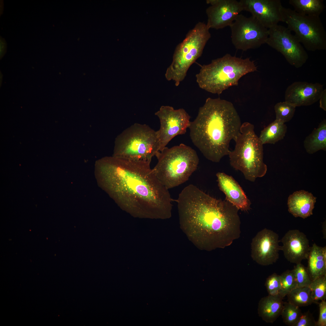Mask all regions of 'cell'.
<instances>
[{"mask_svg": "<svg viewBox=\"0 0 326 326\" xmlns=\"http://www.w3.org/2000/svg\"><path fill=\"white\" fill-rule=\"evenodd\" d=\"M280 275V288L279 295L283 299L297 287V285L293 270H287Z\"/></svg>", "mask_w": 326, "mask_h": 326, "instance_id": "28", "label": "cell"}, {"mask_svg": "<svg viewBox=\"0 0 326 326\" xmlns=\"http://www.w3.org/2000/svg\"><path fill=\"white\" fill-rule=\"evenodd\" d=\"M254 129V125L250 123L241 124L234 139L235 148L228 155L231 166L241 171L245 178L251 182L264 176L267 170L263 161V145Z\"/></svg>", "mask_w": 326, "mask_h": 326, "instance_id": "6", "label": "cell"}, {"mask_svg": "<svg viewBox=\"0 0 326 326\" xmlns=\"http://www.w3.org/2000/svg\"><path fill=\"white\" fill-rule=\"evenodd\" d=\"M313 303L325 300L326 299V275L312 280L309 286Z\"/></svg>", "mask_w": 326, "mask_h": 326, "instance_id": "26", "label": "cell"}, {"mask_svg": "<svg viewBox=\"0 0 326 326\" xmlns=\"http://www.w3.org/2000/svg\"><path fill=\"white\" fill-rule=\"evenodd\" d=\"M294 326H316V321L309 311L302 313Z\"/></svg>", "mask_w": 326, "mask_h": 326, "instance_id": "32", "label": "cell"}, {"mask_svg": "<svg viewBox=\"0 0 326 326\" xmlns=\"http://www.w3.org/2000/svg\"><path fill=\"white\" fill-rule=\"evenodd\" d=\"M206 2L210 5L206 10L209 29L230 27L243 11L240 2L236 0H207Z\"/></svg>", "mask_w": 326, "mask_h": 326, "instance_id": "14", "label": "cell"}, {"mask_svg": "<svg viewBox=\"0 0 326 326\" xmlns=\"http://www.w3.org/2000/svg\"><path fill=\"white\" fill-rule=\"evenodd\" d=\"M323 90V85L318 83L295 82L286 89L285 101L295 107L310 105L319 100Z\"/></svg>", "mask_w": 326, "mask_h": 326, "instance_id": "16", "label": "cell"}, {"mask_svg": "<svg viewBox=\"0 0 326 326\" xmlns=\"http://www.w3.org/2000/svg\"><path fill=\"white\" fill-rule=\"evenodd\" d=\"M241 125L232 104L219 98H208L189 127L192 143L208 160L219 162L228 155L230 143Z\"/></svg>", "mask_w": 326, "mask_h": 326, "instance_id": "3", "label": "cell"}, {"mask_svg": "<svg viewBox=\"0 0 326 326\" xmlns=\"http://www.w3.org/2000/svg\"><path fill=\"white\" fill-rule=\"evenodd\" d=\"M278 234L264 228L259 232L251 242V256L259 264L268 266L275 263L279 257L280 247Z\"/></svg>", "mask_w": 326, "mask_h": 326, "instance_id": "13", "label": "cell"}, {"mask_svg": "<svg viewBox=\"0 0 326 326\" xmlns=\"http://www.w3.org/2000/svg\"><path fill=\"white\" fill-rule=\"evenodd\" d=\"M209 30L206 24L198 22L176 47L172 63L165 74L166 79L174 81L176 86L184 79L189 68L202 55L211 37Z\"/></svg>", "mask_w": 326, "mask_h": 326, "instance_id": "8", "label": "cell"}, {"mask_svg": "<svg viewBox=\"0 0 326 326\" xmlns=\"http://www.w3.org/2000/svg\"><path fill=\"white\" fill-rule=\"evenodd\" d=\"M243 11L250 12L262 25L269 29L283 22L280 0H241Z\"/></svg>", "mask_w": 326, "mask_h": 326, "instance_id": "15", "label": "cell"}, {"mask_svg": "<svg viewBox=\"0 0 326 326\" xmlns=\"http://www.w3.org/2000/svg\"><path fill=\"white\" fill-rule=\"evenodd\" d=\"M292 270L297 287H309L312 280L307 267L300 263L296 264Z\"/></svg>", "mask_w": 326, "mask_h": 326, "instance_id": "30", "label": "cell"}, {"mask_svg": "<svg viewBox=\"0 0 326 326\" xmlns=\"http://www.w3.org/2000/svg\"><path fill=\"white\" fill-rule=\"evenodd\" d=\"M289 4L299 14L320 16L325 8L323 0H289Z\"/></svg>", "mask_w": 326, "mask_h": 326, "instance_id": "24", "label": "cell"}, {"mask_svg": "<svg viewBox=\"0 0 326 326\" xmlns=\"http://www.w3.org/2000/svg\"><path fill=\"white\" fill-rule=\"evenodd\" d=\"M280 250L288 261L296 264L307 259L311 247L306 235L297 229L290 230L281 239Z\"/></svg>", "mask_w": 326, "mask_h": 326, "instance_id": "17", "label": "cell"}, {"mask_svg": "<svg viewBox=\"0 0 326 326\" xmlns=\"http://www.w3.org/2000/svg\"><path fill=\"white\" fill-rule=\"evenodd\" d=\"M155 115L158 118L160 124L158 132L161 151L175 137L186 133L190 117L184 109H175L169 106H161Z\"/></svg>", "mask_w": 326, "mask_h": 326, "instance_id": "12", "label": "cell"}, {"mask_svg": "<svg viewBox=\"0 0 326 326\" xmlns=\"http://www.w3.org/2000/svg\"><path fill=\"white\" fill-rule=\"evenodd\" d=\"M304 146L306 152L312 154L326 150V120L324 119L305 139Z\"/></svg>", "mask_w": 326, "mask_h": 326, "instance_id": "22", "label": "cell"}, {"mask_svg": "<svg viewBox=\"0 0 326 326\" xmlns=\"http://www.w3.org/2000/svg\"><path fill=\"white\" fill-rule=\"evenodd\" d=\"M283 22L306 50H326V32L320 16L301 14L283 7Z\"/></svg>", "mask_w": 326, "mask_h": 326, "instance_id": "9", "label": "cell"}, {"mask_svg": "<svg viewBox=\"0 0 326 326\" xmlns=\"http://www.w3.org/2000/svg\"><path fill=\"white\" fill-rule=\"evenodd\" d=\"M307 267L312 280L326 275V259L322 253V247L314 243L311 247Z\"/></svg>", "mask_w": 326, "mask_h": 326, "instance_id": "21", "label": "cell"}, {"mask_svg": "<svg viewBox=\"0 0 326 326\" xmlns=\"http://www.w3.org/2000/svg\"><path fill=\"white\" fill-rule=\"evenodd\" d=\"M176 200L180 228L200 249L224 248L240 237L239 209L225 199H216L190 184Z\"/></svg>", "mask_w": 326, "mask_h": 326, "instance_id": "2", "label": "cell"}, {"mask_svg": "<svg viewBox=\"0 0 326 326\" xmlns=\"http://www.w3.org/2000/svg\"><path fill=\"white\" fill-rule=\"evenodd\" d=\"M286 296L288 302L299 307L313 303L309 287H296Z\"/></svg>", "mask_w": 326, "mask_h": 326, "instance_id": "25", "label": "cell"}, {"mask_svg": "<svg viewBox=\"0 0 326 326\" xmlns=\"http://www.w3.org/2000/svg\"><path fill=\"white\" fill-rule=\"evenodd\" d=\"M295 106L285 101L276 103L274 107L276 119L285 123L293 117L296 110Z\"/></svg>", "mask_w": 326, "mask_h": 326, "instance_id": "29", "label": "cell"}, {"mask_svg": "<svg viewBox=\"0 0 326 326\" xmlns=\"http://www.w3.org/2000/svg\"><path fill=\"white\" fill-rule=\"evenodd\" d=\"M279 295L268 296L261 299L259 302L258 313L262 319L272 323L281 315L284 302Z\"/></svg>", "mask_w": 326, "mask_h": 326, "instance_id": "20", "label": "cell"}, {"mask_svg": "<svg viewBox=\"0 0 326 326\" xmlns=\"http://www.w3.org/2000/svg\"><path fill=\"white\" fill-rule=\"evenodd\" d=\"M320 107L324 110H326V90H323L319 98Z\"/></svg>", "mask_w": 326, "mask_h": 326, "instance_id": "34", "label": "cell"}, {"mask_svg": "<svg viewBox=\"0 0 326 326\" xmlns=\"http://www.w3.org/2000/svg\"><path fill=\"white\" fill-rule=\"evenodd\" d=\"M155 156L158 162L152 168L153 172L168 190L187 181L199 163L196 151L182 143L170 148L166 147Z\"/></svg>", "mask_w": 326, "mask_h": 326, "instance_id": "5", "label": "cell"}, {"mask_svg": "<svg viewBox=\"0 0 326 326\" xmlns=\"http://www.w3.org/2000/svg\"><path fill=\"white\" fill-rule=\"evenodd\" d=\"M95 170L99 186L123 209L139 217H171L173 200L150 162L106 156L96 161Z\"/></svg>", "mask_w": 326, "mask_h": 326, "instance_id": "1", "label": "cell"}, {"mask_svg": "<svg viewBox=\"0 0 326 326\" xmlns=\"http://www.w3.org/2000/svg\"><path fill=\"white\" fill-rule=\"evenodd\" d=\"M268 29L266 43L280 53L296 68L302 67L308 59L304 48L287 27L277 24Z\"/></svg>", "mask_w": 326, "mask_h": 326, "instance_id": "11", "label": "cell"}, {"mask_svg": "<svg viewBox=\"0 0 326 326\" xmlns=\"http://www.w3.org/2000/svg\"><path fill=\"white\" fill-rule=\"evenodd\" d=\"M287 130L285 123L275 119L261 131L259 138L263 145L274 144L283 139Z\"/></svg>", "mask_w": 326, "mask_h": 326, "instance_id": "23", "label": "cell"}, {"mask_svg": "<svg viewBox=\"0 0 326 326\" xmlns=\"http://www.w3.org/2000/svg\"><path fill=\"white\" fill-rule=\"evenodd\" d=\"M160 149L158 131L147 125L135 123L116 137L112 156L151 163Z\"/></svg>", "mask_w": 326, "mask_h": 326, "instance_id": "7", "label": "cell"}, {"mask_svg": "<svg viewBox=\"0 0 326 326\" xmlns=\"http://www.w3.org/2000/svg\"><path fill=\"white\" fill-rule=\"evenodd\" d=\"M268 295H278L280 288V275L274 273L269 276L265 283Z\"/></svg>", "mask_w": 326, "mask_h": 326, "instance_id": "31", "label": "cell"}, {"mask_svg": "<svg viewBox=\"0 0 326 326\" xmlns=\"http://www.w3.org/2000/svg\"><path fill=\"white\" fill-rule=\"evenodd\" d=\"M319 315L316 321V326H326V302L322 301L318 303Z\"/></svg>", "mask_w": 326, "mask_h": 326, "instance_id": "33", "label": "cell"}, {"mask_svg": "<svg viewBox=\"0 0 326 326\" xmlns=\"http://www.w3.org/2000/svg\"><path fill=\"white\" fill-rule=\"evenodd\" d=\"M316 198L308 191L295 192L288 198V211L295 217L305 219L313 214Z\"/></svg>", "mask_w": 326, "mask_h": 326, "instance_id": "19", "label": "cell"}, {"mask_svg": "<svg viewBox=\"0 0 326 326\" xmlns=\"http://www.w3.org/2000/svg\"><path fill=\"white\" fill-rule=\"evenodd\" d=\"M302 314L299 307L288 302H284L281 315L286 325L294 326Z\"/></svg>", "mask_w": 326, "mask_h": 326, "instance_id": "27", "label": "cell"}, {"mask_svg": "<svg viewBox=\"0 0 326 326\" xmlns=\"http://www.w3.org/2000/svg\"><path fill=\"white\" fill-rule=\"evenodd\" d=\"M257 69L249 58L242 59L227 53L201 66L196 75V81L202 89L219 95L229 87L238 85L241 77Z\"/></svg>", "mask_w": 326, "mask_h": 326, "instance_id": "4", "label": "cell"}, {"mask_svg": "<svg viewBox=\"0 0 326 326\" xmlns=\"http://www.w3.org/2000/svg\"><path fill=\"white\" fill-rule=\"evenodd\" d=\"M220 190L225 196V200L239 210L247 211L251 202L238 182L231 176L222 172L216 174Z\"/></svg>", "mask_w": 326, "mask_h": 326, "instance_id": "18", "label": "cell"}, {"mask_svg": "<svg viewBox=\"0 0 326 326\" xmlns=\"http://www.w3.org/2000/svg\"><path fill=\"white\" fill-rule=\"evenodd\" d=\"M229 27L231 41L237 50L246 51L266 43L268 29L252 16L240 14Z\"/></svg>", "mask_w": 326, "mask_h": 326, "instance_id": "10", "label": "cell"}]
</instances>
